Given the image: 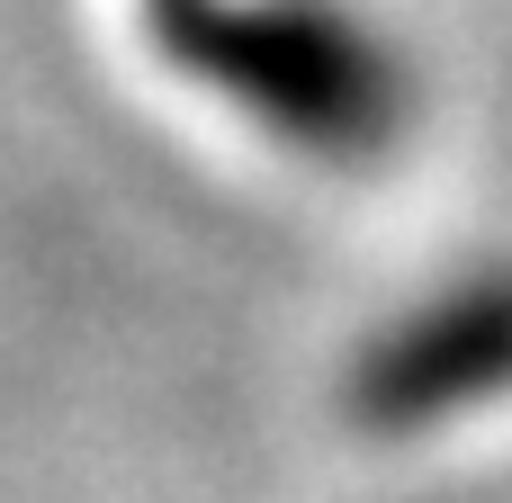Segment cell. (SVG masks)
<instances>
[{
	"instance_id": "1",
	"label": "cell",
	"mask_w": 512,
	"mask_h": 503,
	"mask_svg": "<svg viewBox=\"0 0 512 503\" xmlns=\"http://www.w3.org/2000/svg\"><path fill=\"white\" fill-rule=\"evenodd\" d=\"M135 18L198 99L315 171H387L432 108V72L378 0H135Z\"/></svg>"
},
{
	"instance_id": "2",
	"label": "cell",
	"mask_w": 512,
	"mask_h": 503,
	"mask_svg": "<svg viewBox=\"0 0 512 503\" xmlns=\"http://www.w3.org/2000/svg\"><path fill=\"white\" fill-rule=\"evenodd\" d=\"M495 405H512V252L432 279L351 360V414L396 441Z\"/></svg>"
}]
</instances>
